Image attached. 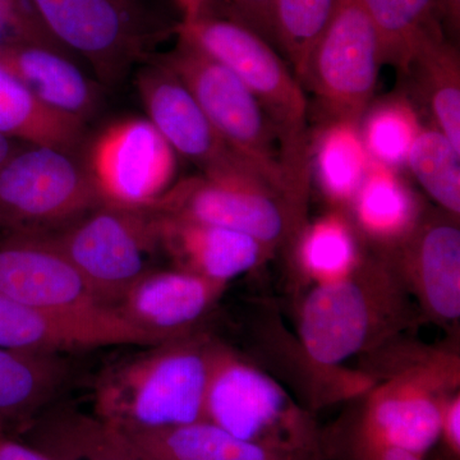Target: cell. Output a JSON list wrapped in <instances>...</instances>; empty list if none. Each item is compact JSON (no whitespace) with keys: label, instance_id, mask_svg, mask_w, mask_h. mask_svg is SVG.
<instances>
[{"label":"cell","instance_id":"1","mask_svg":"<svg viewBox=\"0 0 460 460\" xmlns=\"http://www.w3.org/2000/svg\"><path fill=\"white\" fill-rule=\"evenodd\" d=\"M420 321L410 292L383 253L365 252L352 274L313 286L298 310V341L326 366L366 356Z\"/></svg>","mask_w":460,"mask_h":460},{"label":"cell","instance_id":"2","mask_svg":"<svg viewBox=\"0 0 460 460\" xmlns=\"http://www.w3.org/2000/svg\"><path fill=\"white\" fill-rule=\"evenodd\" d=\"M219 344L196 330L117 363L96 384L95 416L118 429L204 420L206 390Z\"/></svg>","mask_w":460,"mask_h":460},{"label":"cell","instance_id":"3","mask_svg":"<svg viewBox=\"0 0 460 460\" xmlns=\"http://www.w3.org/2000/svg\"><path fill=\"white\" fill-rule=\"evenodd\" d=\"M178 35L230 69L261 105L279 142L281 168L293 213L296 222L305 226L310 199L311 153L307 102L298 78L268 41L228 18H184Z\"/></svg>","mask_w":460,"mask_h":460},{"label":"cell","instance_id":"4","mask_svg":"<svg viewBox=\"0 0 460 460\" xmlns=\"http://www.w3.org/2000/svg\"><path fill=\"white\" fill-rule=\"evenodd\" d=\"M45 29L83 57L102 84L122 83L159 48L177 39L183 13L175 0H30Z\"/></svg>","mask_w":460,"mask_h":460},{"label":"cell","instance_id":"5","mask_svg":"<svg viewBox=\"0 0 460 460\" xmlns=\"http://www.w3.org/2000/svg\"><path fill=\"white\" fill-rule=\"evenodd\" d=\"M204 420L280 452L323 456V434L277 378L220 341L206 390Z\"/></svg>","mask_w":460,"mask_h":460},{"label":"cell","instance_id":"6","mask_svg":"<svg viewBox=\"0 0 460 460\" xmlns=\"http://www.w3.org/2000/svg\"><path fill=\"white\" fill-rule=\"evenodd\" d=\"M153 58L180 78L217 135L280 196L296 232L301 233L281 168L277 133L246 84L181 35L177 36V44L172 50L157 53Z\"/></svg>","mask_w":460,"mask_h":460},{"label":"cell","instance_id":"7","mask_svg":"<svg viewBox=\"0 0 460 460\" xmlns=\"http://www.w3.org/2000/svg\"><path fill=\"white\" fill-rule=\"evenodd\" d=\"M104 204L71 151L29 145L0 165V230L54 235Z\"/></svg>","mask_w":460,"mask_h":460},{"label":"cell","instance_id":"8","mask_svg":"<svg viewBox=\"0 0 460 460\" xmlns=\"http://www.w3.org/2000/svg\"><path fill=\"white\" fill-rule=\"evenodd\" d=\"M83 274L100 305L117 307L136 281L153 270L160 250L154 208L102 204L50 235Z\"/></svg>","mask_w":460,"mask_h":460},{"label":"cell","instance_id":"9","mask_svg":"<svg viewBox=\"0 0 460 460\" xmlns=\"http://www.w3.org/2000/svg\"><path fill=\"white\" fill-rule=\"evenodd\" d=\"M156 213L244 233L271 251L292 252L298 232L287 205L265 181L199 175L174 184L150 206Z\"/></svg>","mask_w":460,"mask_h":460},{"label":"cell","instance_id":"10","mask_svg":"<svg viewBox=\"0 0 460 460\" xmlns=\"http://www.w3.org/2000/svg\"><path fill=\"white\" fill-rule=\"evenodd\" d=\"M456 393V392H454ZM453 393L411 377L381 381L362 396L356 419L323 445V454L341 460L395 447L425 458L440 438L441 408Z\"/></svg>","mask_w":460,"mask_h":460},{"label":"cell","instance_id":"11","mask_svg":"<svg viewBox=\"0 0 460 460\" xmlns=\"http://www.w3.org/2000/svg\"><path fill=\"white\" fill-rule=\"evenodd\" d=\"M381 66L376 31L359 0H341L314 48L302 83L332 119L359 124L370 105Z\"/></svg>","mask_w":460,"mask_h":460},{"label":"cell","instance_id":"12","mask_svg":"<svg viewBox=\"0 0 460 460\" xmlns=\"http://www.w3.org/2000/svg\"><path fill=\"white\" fill-rule=\"evenodd\" d=\"M175 153L144 118H124L91 142L86 171L104 204L148 208L171 189Z\"/></svg>","mask_w":460,"mask_h":460},{"label":"cell","instance_id":"13","mask_svg":"<svg viewBox=\"0 0 460 460\" xmlns=\"http://www.w3.org/2000/svg\"><path fill=\"white\" fill-rule=\"evenodd\" d=\"M133 325L115 307L45 310L20 304L0 293V348L16 352L59 356L109 345L160 344Z\"/></svg>","mask_w":460,"mask_h":460},{"label":"cell","instance_id":"14","mask_svg":"<svg viewBox=\"0 0 460 460\" xmlns=\"http://www.w3.org/2000/svg\"><path fill=\"white\" fill-rule=\"evenodd\" d=\"M394 266L425 319L454 328L460 319L459 217L443 210L425 213L407 237L376 250Z\"/></svg>","mask_w":460,"mask_h":460},{"label":"cell","instance_id":"15","mask_svg":"<svg viewBox=\"0 0 460 460\" xmlns=\"http://www.w3.org/2000/svg\"><path fill=\"white\" fill-rule=\"evenodd\" d=\"M136 84L147 119L174 153L198 165L205 175L252 177L266 183L217 135L192 93L168 66L151 58L138 69Z\"/></svg>","mask_w":460,"mask_h":460},{"label":"cell","instance_id":"16","mask_svg":"<svg viewBox=\"0 0 460 460\" xmlns=\"http://www.w3.org/2000/svg\"><path fill=\"white\" fill-rule=\"evenodd\" d=\"M0 293L45 310L102 305L50 235L7 233L0 239Z\"/></svg>","mask_w":460,"mask_h":460},{"label":"cell","instance_id":"17","mask_svg":"<svg viewBox=\"0 0 460 460\" xmlns=\"http://www.w3.org/2000/svg\"><path fill=\"white\" fill-rule=\"evenodd\" d=\"M226 289L223 284L181 269H153L133 284L115 308L164 343L199 330Z\"/></svg>","mask_w":460,"mask_h":460},{"label":"cell","instance_id":"18","mask_svg":"<svg viewBox=\"0 0 460 460\" xmlns=\"http://www.w3.org/2000/svg\"><path fill=\"white\" fill-rule=\"evenodd\" d=\"M157 215L160 250L175 268L223 286L263 265L275 253L244 233Z\"/></svg>","mask_w":460,"mask_h":460},{"label":"cell","instance_id":"19","mask_svg":"<svg viewBox=\"0 0 460 460\" xmlns=\"http://www.w3.org/2000/svg\"><path fill=\"white\" fill-rule=\"evenodd\" d=\"M0 66L58 113L86 122L95 111V84L63 51L31 42H0Z\"/></svg>","mask_w":460,"mask_h":460},{"label":"cell","instance_id":"20","mask_svg":"<svg viewBox=\"0 0 460 460\" xmlns=\"http://www.w3.org/2000/svg\"><path fill=\"white\" fill-rule=\"evenodd\" d=\"M259 337L268 361L280 368L281 376L289 378L310 411L362 398L376 385L361 368L350 370L314 361L298 338L290 337L280 323H272V319L259 329Z\"/></svg>","mask_w":460,"mask_h":460},{"label":"cell","instance_id":"21","mask_svg":"<svg viewBox=\"0 0 460 460\" xmlns=\"http://www.w3.org/2000/svg\"><path fill=\"white\" fill-rule=\"evenodd\" d=\"M118 431L150 460H325L248 443L205 420L172 428Z\"/></svg>","mask_w":460,"mask_h":460},{"label":"cell","instance_id":"22","mask_svg":"<svg viewBox=\"0 0 460 460\" xmlns=\"http://www.w3.org/2000/svg\"><path fill=\"white\" fill-rule=\"evenodd\" d=\"M423 211L419 199L393 169L370 159L348 215L375 250H385L410 234Z\"/></svg>","mask_w":460,"mask_h":460},{"label":"cell","instance_id":"23","mask_svg":"<svg viewBox=\"0 0 460 460\" xmlns=\"http://www.w3.org/2000/svg\"><path fill=\"white\" fill-rule=\"evenodd\" d=\"M376 31L381 65L407 72L422 48L447 38L438 0H359Z\"/></svg>","mask_w":460,"mask_h":460},{"label":"cell","instance_id":"24","mask_svg":"<svg viewBox=\"0 0 460 460\" xmlns=\"http://www.w3.org/2000/svg\"><path fill=\"white\" fill-rule=\"evenodd\" d=\"M32 441L53 460H150L113 426L75 411L42 420L32 429Z\"/></svg>","mask_w":460,"mask_h":460},{"label":"cell","instance_id":"25","mask_svg":"<svg viewBox=\"0 0 460 460\" xmlns=\"http://www.w3.org/2000/svg\"><path fill=\"white\" fill-rule=\"evenodd\" d=\"M0 133L14 141L75 153L84 122L53 111L0 66Z\"/></svg>","mask_w":460,"mask_h":460},{"label":"cell","instance_id":"26","mask_svg":"<svg viewBox=\"0 0 460 460\" xmlns=\"http://www.w3.org/2000/svg\"><path fill=\"white\" fill-rule=\"evenodd\" d=\"M359 233L345 211L332 210L302 229L292 248L293 261L307 283H332L356 270L363 252Z\"/></svg>","mask_w":460,"mask_h":460},{"label":"cell","instance_id":"27","mask_svg":"<svg viewBox=\"0 0 460 460\" xmlns=\"http://www.w3.org/2000/svg\"><path fill=\"white\" fill-rule=\"evenodd\" d=\"M66 378L59 356L0 348V428L30 419L57 394Z\"/></svg>","mask_w":460,"mask_h":460},{"label":"cell","instance_id":"28","mask_svg":"<svg viewBox=\"0 0 460 460\" xmlns=\"http://www.w3.org/2000/svg\"><path fill=\"white\" fill-rule=\"evenodd\" d=\"M404 75L413 80L435 128L460 153V60L456 42L444 38L426 45Z\"/></svg>","mask_w":460,"mask_h":460},{"label":"cell","instance_id":"29","mask_svg":"<svg viewBox=\"0 0 460 460\" xmlns=\"http://www.w3.org/2000/svg\"><path fill=\"white\" fill-rule=\"evenodd\" d=\"M314 154L323 195L335 210L348 213L370 165L359 124L332 119L317 137Z\"/></svg>","mask_w":460,"mask_h":460},{"label":"cell","instance_id":"30","mask_svg":"<svg viewBox=\"0 0 460 460\" xmlns=\"http://www.w3.org/2000/svg\"><path fill=\"white\" fill-rule=\"evenodd\" d=\"M402 334L387 341L374 352L366 354L361 368L377 383L393 377H411L428 381L447 393L458 392L460 359L458 349L447 345L429 347L402 339Z\"/></svg>","mask_w":460,"mask_h":460},{"label":"cell","instance_id":"31","mask_svg":"<svg viewBox=\"0 0 460 460\" xmlns=\"http://www.w3.org/2000/svg\"><path fill=\"white\" fill-rule=\"evenodd\" d=\"M414 178L440 210L459 217L460 153L434 128H420L407 157Z\"/></svg>","mask_w":460,"mask_h":460},{"label":"cell","instance_id":"32","mask_svg":"<svg viewBox=\"0 0 460 460\" xmlns=\"http://www.w3.org/2000/svg\"><path fill=\"white\" fill-rule=\"evenodd\" d=\"M361 120L359 132L372 162L393 171L407 165L411 145L422 128L413 105L407 99L384 100Z\"/></svg>","mask_w":460,"mask_h":460},{"label":"cell","instance_id":"33","mask_svg":"<svg viewBox=\"0 0 460 460\" xmlns=\"http://www.w3.org/2000/svg\"><path fill=\"white\" fill-rule=\"evenodd\" d=\"M341 0H274L278 48L302 83L314 48L325 31Z\"/></svg>","mask_w":460,"mask_h":460},{"label":"cell","instance_id":"34","mask_svg":"<svg viewBox=\"0 0 460 460\" xmlns=\"http://www.w3.org/2000/svg\"><path fill=\"white\" fill-rule=\"evenodd\" d=\"M0 42H31L69 56L45 29L30 0H0Z\"/></svg>","mask_w":460,"mask_h":460},{"label":"cell","instance_id":"35","mask_svg":"<svg viewBox=\"0 0 460 460\" xmlns=\"http://www.w3.org/2000/svg\"><path fill=\"white\" fill-rule=\"evenodd\" d=\"M204 16L228 18L278 48L274 0H211L210 12Z\"/></svg>","mask_w":460,"mask_h":460},{"label":"cell","instance_id":"36","mask_svg":"<svg viewBox=\"0 0 460 460\" xmlns=\"http://www.w3.org/2000/svg\"><path fill=\"white\" fill-rule=\"evenodd\" d=\"M447 456L460 459V393H453L444 399L441 408L440 438Z\"/></svg>","mask_w":460,"mask_h":460},{"label":"cell","instance_id":"37","mask_svg":"<svg viewBox=\"0 0 460 460\" xmlns=\"http://www.w3.org/2000/svg\"><path fill=\"white\" fill-rule=\"evenodd\" d=\"M0 460H53L33 445L20 443L5 435L0 428Z\"/></svg>","mask_w":460,"mask_h":460},{"label":"cell","instance_id":"38","mask_svg":"<svg viewBox=\"0 0 460 460\" xmlns=\"http://www.w3.org/2000/svg\"><path fill=\"white\" fill-rule=\"evenodd\" d=\"M447 38L456 42L460 30V0H438Z\"/></svg>","mask_w":460,"mask_h":460},{"label":"cell","instance_id":"39","mask_svg":"<svg viewBox=\"0 0 460 460\" xmlns=\"http://www.w3.org/2000/svg\"><path fill=\"white\" fill-rule=\"evenodd\" d=\"M345 460H425V458L413 453L405 452V450L389 447V449L380 450V452L366 454V456H354V458Z\"/></svg>","mask_w":460,"mask_h":460},{"label":"cell","instance_id":"40","mask_svg":"<svg viewBox=\"0 0 460 460\" xmlns=\"http://www.w3.org/2000/svg\"><path fill=\"white\" fill-rule=\"evenodd\" d=\"M184 18L204 16L210 12L211 0H175Z\"/></svg>","mask_w":460,"mask_h":460},{"label":"cell","instance_id":"41","mask_svg":"<svg viewBox=\"0 0 460 460\" xmlns=\"http://www.w3.org/2000/svg\"><path fill=\"white\" fill-rule=\"evenodd\" d=\"M18 147H20V145L16 144V141L0 133V165H2Z\"/></svg>","mask_w":460,"mask_h":460}]
</instances>
